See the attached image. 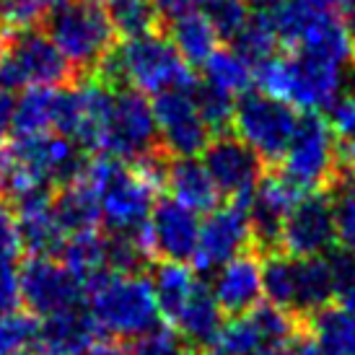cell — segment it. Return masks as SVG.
I'll use <instances>...</instances> for the list:
<instances>
[{"label":"cell","instance_id":"cell-34","mask_svg":"<svg viewBox=\"0 0 355 355\" xmlns=\"http://www.w3.org/2000/svg\"><path fill=\"white\" fill-rule=\"evenodd\" d=\"M195 101H198L200 114L210 128V132H216V135L218 132H228L231 122H234V109H236L234 96L213 89L207 83H198L195 86Z\"/></svg>","mask_w":355,"mask_h":355},{"label":"cell","instance_id":"cell-5","mask_svg":"<svg viewBox=\"0 0 355 355\" xmlns=\"http://www.w3.org/2000/svg\"><path fill=\"white\" fill-rule=\"evenodd\" d=\"M76 80L70 62L47 31H8V44L0 55V94H16L31 86H68Z\"/></svg>","mask_w":355,"mask_h":355},{"label":"cell","instance_id":"cell-48","mask_svg":"<svg viewBox=\"0 0 355 355\" xmlns=\"http://www.w3.org/2000/svg\"><path fill=\"white\" fill-rule=\"evenodd\" d=\"M6 44H8V31L0 29V55H3V50H6Z\"/></svg>","mask_w":355,"mask_h":355},{"label":"cell","instance_id":"cell-46","mask_svg":"<svg viewBox=\"0 0 355 355\" xmlns=\"http://www.w3.org/2000/svg\"><path fill=\"white\" fill-rule=\"evenodd\" d=\"M249 6H252V10H272V8H277L280 3H286V0H247Z\"/></svg>","mask_w":355,"mask_h":355},{"label":"cell","instance_id":"cell-30","mask_svg":"<svg viewBox=\"0 0 355 355\" xmlns=\"http://www.w3.org/2000/svg\"><path fill=\"white\" fill-rule=\"evenodd\" d=\"M332 187L337 247L355 262V174H337Z\"/></svg>","mask_w":355,"mask_h":355},{"label":"cell","instance_id":"cell-17","mask_svg":"<svg viewBox=\"0 0 355 355\" xmlns=\"http://www.w3.org/2000/svg\"><path fill=\"white\" fill-rule=\"evenodd\" d=\"M6 153L34 168L55 187L65 184L70 179H78L86 168V150L73 138L60 135V132H44V135H34V138H13V143L6 146Z\"/></svg>","mask_w":355,"mask_h":355},{"label":"cell","instance_id":"cell-21","mask_svg":"<svg viewBox=\"0 0 355 355\" xmlns=\"http://www.w3.org/2000/svg\"><path fill=\"white\" fill-rule=\"evenodd\" d=\"M171 198L187 205L195 213H210L218 207L220 192H218L213 177L207 174L205 164L200 158H171L166 166V184Z\"/></svg>","mask_w":355,"mask_h":355},{"label":"cell","instance_id":"cell-9","mask_svg":"<svg viewBox=\"0 0 355 355\" xmlns=\"http://www.w3.org/2000/svg\"><path fill=\"white\" fill-rule=\"evenodd\" d=\"M148 262H192L198 252L200 218L174 198L156 200L150 218L135 231Z\"/></svg>","mask_w":355,"mask_h":355},{"label":"cell","instance_id":"cell-50","mask_svg":"<svg viewBox=\"0 0 355 355\" xmlns=\"http://www.w3.org/2000/svg\"><path fill=\"white\" fill-rule=\"evenodd\" d=\"M205 3H213V0H205Z\"/></svg>","mask_w":355,"mask_h":355},{"label":"cell","instance_id":"cell-36","mask_svg":"<svg viewBox=\"0 0 355 355\" xmlns=\"http://www.w3.org/2000/svg\"><path fill=\"white\" fill-rule=\"evenodd\" d=\"M130 355H198L192 347L179 337L174 327H156L148 335L135 340V347Z\"/></svg>","mask_w":355,"mask_h":355},{"label":"cell","instance_id":"cell-24","mask_svg":"<svg viewBox=\"0 0 355 355\" xmlns=\"http://www.w3.org/2000/svg\"><path fill=\"white\" fill-rule=\"evenodd\" d=\"M60 262L68 267L83 288L94 286L99 277H104L109 270V236L94 231L73 234L65 239L60 249Z\"/></svg>","mask_w":355,"mask_h":355},{"label":"cell","instance_id":"cell-43","mask_svg":"<svg viewBox=\"0 0 355 355\" xmlns=\"http://www.w3.org/2000/svg\"><path fill=\"white\" fill-rule=\"evenodd\" d=\"M343 26L347 31V40H350V47H353L355 55V0H343Z\"/></svg>","mask_w":355,"mask_h":355},{"label":"cell","instance_id":"cell-22","mask_svg":"<svg viewBox=\"0 0 355 355\" xmlns=\"http://www.w3.org/2000/svg\"><path fill=\"white\" fill-rule=\"evenodd\" d=\"M52 216L60 223L65 236L94 231V228L99 226L101 223L99 198H96V192L86 182L83 174L55 189V195H52Z\"/></svg>","mask_w":355,"mask_h":355},{"label":"cell","instance_id":"cell-32","mask_svg":"<svg viewBox=\"0 0 355 355\" xmlns=\"http://www.w3.org/2000/svg\"><path fill=\"white\" fill-rule=\"evenodd\" d=\"M262 345L265 343H262L259 329L252 322V316L241 314L231 316V322H223V327L218 329L216 340L200 355H249Z\"/></svg>","mask_w":355,"mask_h":355},{"label":"cell","instance_id":"cell-38","mask_svg":"<svg viewBox=\"0 0 355 355\" xmlns=\"http://www.w3.org/2000/svg\"><path fill=\"white\" fill-rule=\"evenodd\" d=\"M21 306V267L16 259L0 257V314L16 311Z\"/></svg>","mask_w":355,"mask_h":355},{"label":"cell","instance_id":"cell-23","mask_svg":"<svg viewBox=\"0 0 355 355\" xmlns=\"http://www.w3.org/2000/svg\"><path fill=\"white\" fill-rule=\"evenodd\" d=\"M168 42L174 44L179 58L184 60L189 68H198V65H205L207 60L213 58L220 37H218L216 26H213L207 13L189 10L184 16L168 21Z\"/></svg>","mask_w":355,"mask_h":355},{"label":"cell","instance_id":"cell-13","mask_svg":"<svg viewBox=\"0 0 355 355\" xmlns=\"http://www.w3.org/2000/svg\"><path fill=\"white\" fill-rule=\"evenodd\" d=\"M86 288L58 257H29L21 265V304L34 316H50L80 306Z\"/></svg>","mask_w":355,"mask_h":355},{"label":"cell","instance_id":"cell-2","mask_svg":"<svg viewBox=\"0 0 355 355\" xmlns=\"http://www.w3.org/2000/svg\"><path fill=\"white\" fill-rule=\"evenodd\" d=\"M89 293V314L114 340H138L161 327L156 291L146 272H107Z\"/></svg>","mask_w":355,"mask_h":355},{"label":"cell","instance_id":"cell-28","mask_svg":"<svg viewBox=\"0 0 355 355\" xmlns=\"http://www.w3.org/2000/svg\"><path fill=\"white\" fill-rule=\"evenodd\" d=\"M202 70H205L207 86L223 91V94L234 96V99L244 96L254 86L252 65L236 50H216L213 58L202 65Z\"/></svg>","mask_w":355,"mask_h":355},{"label":"cell","instance_id":"cell-10","mask_svg":"<svg viewBox=\"0 0 355 355\" xmlns=\"http://www.w3.org/2000/svg\"><path fill=\"white\" fill-rule=\"evenodd\" d=\"M158 143L171 158H198L210 143L213 132L200 114L195 89L164 91L153 99Z\"/></svg>","mask_w":355,"mask_h":355},{"label":"cell","instance_id":"cell-6","mask_svg":"<svg viewBox=\"0 0 355 355\" xmlns=\"http://www.w3.org/2000/svg\"><path fill=\"white\" fill-rule=\"evenodd\" d=\"M280 174L291 179L301 192H319L337 177V138L329 122L319 112H306L288 143Z\"/></svg>","mask_w":355,"mask_h":355},{"label":"cell","instance_id":"cell-29","mask_svg":"<svg viewBox=\"0 0 355 355\" xmlns=\"http://www.w3.org/2000/svg\"><path fill=\"white\" fill-rule=\"evenodd\" d=\"M112 26L122 37H140L158 31V16L153 0H101Z\"/></svg>","mask_w":355,"mask_h":355},{"label":"cell","instance_id":"cell-45","mask_svg":"<svg viewBox=\"0 0 355 355\" xmlns=\"http://www.w3.org/2000/svg\"><path fill=\"white\" fill-rule=\"evenodd\" d=\"M340 306H343L347 314H350L355 319V283L350 288H347L343 296H340Z\"/></svg>","mask_w":355,"mask_h":355},{"label":"cell","instance_id":"cell-18","mask_svg":"<svg viewBox=\"0 0 355 355\" xmlns=\"http://www.w3.org/2000/svg\"><path fill=\"white\" fill-rule=\"evenodd\" d=\"M210 291L226 316L249 314L254 306H259V298L265 296L259 254L244 252V254L228 259L226 265H220L213 275Z\"/></svg>","mask_w":355,"mask_h":355},{"label":"cell","instance_id":"cell-12","mask_svg":"<svg viewBox=\"0 0 355 355\" xmlns=\"http://www.w3.org/2000/svg\"><path fill=\"white\" fill-rule=\"evenodd\" d=\"M337 244L335 234V210L332 198L319 192L301 195L296 205L283 220L280 231V252L296 259L309 257H324Z\"/></svg>","mask_w":355,"mask_h":355},{"label":"cell","instance_id":"cell-39","mask_svg":"<svg viewBox=\"0 0 355 355\" xmlns=\"http://www.w3.org/2000/svg\"><path fill=\"white\" fill-rule=\"evenodd\" d=\"M283 355H322V350H319L316 340L311 337V332L304 327L293 340H288L283 345Z\"/></svg>","mask_w":355,"mask_h":355},{"label":"cell","instance_id":"cell-19","mask_svg":"<svg viewBox=\"0 0 355 355\" xmlns=\"http://www.w3.org/2000/svg\"><path fill=\"white\" fill-rule=\"evenodd\" d=\"M99 327L89 311L65 309L50 314L40 324V350L42 355H83L96 343Z\"/></svg>","mask_w":355,"mask_h":355},{"label":"cell","instance_id":"cell-40","mask_svg":"<svg viewBox=\"0 0 355 355\" xmlns=\"http://www.w3.org/2000/svg\"><path fill=\"white\" fill-rule=\"evenodd\" d=\"M198 3L200 0H153L158 16L166 21L177 19V16H184L189 10H198Z\"/></svg>","mask_w":355,"mask_h":355},{"label":"cell","instance_id":"cell-8","mask_svg":"<svg viewBox=\"0 0 355 355\" xmlns=\"http://www.w3.org/2000/svg\"><path fill=\"white\" fill-rule=\"evenodd\" d=\"M158 150H161V143H158L153 104L140 91L114 89L99 156L122 158L132 164Z\"/></svg>","mask_w":355,"mask_h":355},{"label":"cell","instance_id":"cell-3","mask_svg":"<svg viewBox=\"0 0 355 355\" xmlns=\"http://www.w3.org/2000/svg\"><path fill=\"white\" fill-rule=\"evenodd\" d=\"M44 26L78 80L94 78L117 44V31L101 0H68L44 19Z\"/></svg>","mask_w":355,"mask_h":355},{"label":"cell","instance_id":"cell-26","mask_svg":"<svg viewBox=\"0 0 355 355\" xmlns=\"http://www.w3.org/2000/svg\"><path fill=\"white\" fill-rule=\"evenodd\" d=\"M322 355H355V319L343 306H324L306 319Z\"/></svg>","mask_w":355,"mask_h":355},{"label":"cell","instance_id":"cell-37","mask_svg":"<svg viewBox=\"0 0 355 355\" xmlns=\"http://www.w3.org/2000/svg\"><path fill=\"white\" fill-rule=\"evenodd\" d=\"M329 128L335 132L337 143L355 146V83H345L343 94L329 107Z\"/></svg>","mask_w":355,"mask_h":355},{"label":"cell","instance_id":"cell-15","mask_svg":"<svg viewBox=\"0 0 355 355\" xmlns=\"http://www.w3.org/2000/svg\"><path fill=\"white\" fill-rule=\"evenodd\" d=\"M288 104L304 112L329 109L347 83V65L314 52H291Z\"/></svg>","mask_w":355,"mask_h":355},{"label":"cell","instance_id":"cell-51","mask_svg":"<svg viewBox=\"0 0 355 355\" xmlns=\"http://www.w3.org/2000/svg\"><path fill=\"white\" fill-rule=\"evenodd\" d=\"M337 3H343V0H337Z\"/></svg>","mask_w":355,"mask_h":355},{"label":"cell","instance_id":"cell-1","mask_svg":"<svg viewBox=\"0 0 355 355\" xmlns=\"http://www.w3.org/2000/svg\"><path fill=\"white\" fill-rule=\"evenodd\" d=\"M96 76L112 89H132L146 96L198 86L192 68L179 58L174 44L161 31L125 37V42L114 44L107 55Z\"/></svg>","mask_w":355,"mask_h":355},{"label":"cell","instance_id":"cell-16","mask_svg":"<svg viewBox=\"0 0 355 355\" xmlns=\"http://www.w3.org/2000/svg\"><path fill=\"white\" fill-rule=\"evenodd\" d=\"M301 189L280 171L265 174L249 200V226H252V249L259 257L280 252V231L291 207L301 200Z\"/></svg>","mask_w":355,"mask_h":355},{"label":"cell","instance_id":"cell-4","mask_svg":"<svg viewBox=\"0 0 355 355\" xmlns=\"http://www.w3.org/2000/svg\"><path fill=\"white\" fill-rule=\"evenodd\" d=\"M83 177L99 198L101 223L109 228V234H132L150 218L158 187L132 164L122 158L96 156L86 161Z\"/></svg>","mask_w":355,"mask_h":355},{"label":"cell","instance_id":"cell-47","mask_svg":"<svg viewBox=\"0 0 355 355\" xmlns=\"http://www.w3.org/2000/svg\"><path fill=\"white\" fill-rule=\"evenodd\" d=\"M249 355H283V345H262Z\"/></svg>","mask_w":355,"mask_h":355},{"label":"cell","instance_id":"cell-49","mask_svg":"<svg viewBox=\"0 0 355 355\" xmlns=\"http://www.w3.org/2000/svg\"><path fill=\"white\" fill-rule=\"evenodd\" d=\"M3 6H6V0H0V13H3Z\"/></svg>","mask_w":355,"mask_h":355},{"label":"cell","instance_id":"cell-14","mask_svg":"<svg viewBox=\"0 0 355 355\" xmlns=\"http://www.w3.org/2000/svg\"><path fill=\"white\" fill-rule=\"evenodd\" d=\"M252 249V226H249V202H234L218 205L210 210L207 218L200 223L198 252H195V267L202 272H216L228 259L244 254Z\"/></svg>","mask_w":355,"mask_h":355},{"label":"cell","instance_id":"cell-11","mask_svg":"<svg viewBox=\"0 0 355 355\" xmlns=\"http://www.w3.org/2000/svg\"><path fill=\"white\" fill-rule=\"evenodd\" d=\"M200 156L207 174L216 182L220 198H228L234 202H249L259 179L267 174V164L239 135L218 132L216 138H210Z\"/></svg>","mask_w":355,"mask_h":355},{"label":"cell","instance_id":"cell-7","mask_svg":"<svg viewBox=\"0 0 355 355\" xmlns=\"http://www.w3.org/2000/svg\"><path fill=\"white\" fill-rule=\"evenodd\" d=\"M298 119V109L288 101L272 99L259 91H247L236 101L231 130L252 146L265 164H277L296 132Z\"/></svg>","mask_w":355,"mask_h":355},{"label":"cell","instance_id":"cell-20","mask_svg":"<svg viewBox=\"0 0 355 355\" xmlns=\"http://www.w3.org/2000/svg\"><path fill=\"white\" fill-rule=\"evenodd\" d=\"M223 311L218 306L213 291L200 280L195 293L187 298V304L177 311V316L168 322L179 332V337L187 343L195 353H202L213 340H216L218 329L223 327Z\"/></svg>","mask_w":355,"mask_h":355},{"label":"cell","instance_id":"cell-44","mask_svg":"<svg viewBox=\"0 0 355 355\" xmlns=\"http://www.w3.org/2000/svg\"><path fill=\"white\" fill-rule=\"evenodd\" d=\"M24 3H29L31 8L37 10V13H42V16L47 19V16H50L52 10L60 8V6H65L68 0H24Z\"/></svg>","mask_w":355,"mask_h":355},{"label":"cell","instance_id":"cell-33","mask_svg":"<svg viewBox=\"0 0 355 355\" xmlns=\"http://www.w3.org/2000/svg\"><path fill=\"white\" fill-rule=\"evenodd\" d=\"M40 350V322L26 311L0 314V355H34Z\"/></svg>","mask_w":355,"mask_h":355},{"label":"cell","instance_id":"cell-41","mask_svg":"<svg viewBox=\"0 0 355 355\" xmlns=\"http://www.w3.org/2000/svg\"><path fill=\"white\" fill-rule=\"evenodd\" d=\"M13 96L0 94V156L6 150V135L10 132V112H13Z\"/></svg>","mask_w":355,"mask_h":355},{"label":"cell","instance_id":"cell-31","mask_svg":"<svg viewBox=\"0 0 355 355\" xmlns=\"http://www.w3.org/2000/svg\"><path fill=\"white\" fill-rule=\"evenodd\" d=\"M231 44L249 65H257L262 60L272 58L280 50V40H277V31L272 26V21H270V16H267V10H259L257 16H252L249 24Z\"/></svg>","mask_w":355,"mask_h":355},{"label":"cell","instance_id":"cell-42","mask_svg":"<svg viewBox=\"0 0 355 355\" xmlns=\"http://www.w3.org/2000/svg\"><path fill=\"white\" fill-rule=\"evenodd\" d=\"M83 355H130V350L125 345H119L114 337H109V340H96Z\"/></svg>","mask_w":355,"mask_h":355},{"label":"cell","instance_id":"cell-35","mask_svg":"<svg viewBox=\"0 0 355 355\" xmlns=\"http://www.w3.org/2000/svg\"><path fill=\"white\" fill-rule=\"evenodd\" d=\"M207 16L213 21L220 40L234 42L254 13L247 0H213V3H207Z\"/></svg>","mask_w":355,"mask_h":355},{"label":"cell","instance_id":"cell-27","mask_svg":"<svg viewBox=\"0 0 355 355\" xmlns=\"http://www.w3.org/2000/svg\"><path fill=\"white\" fill-rule=\"evenodd\" d=\"M156 301L161 309V319L171 322L182 306L187 304V298L195 293L200 286L198 272L184 262H158L153 275H150Z\"/></svg>","mask_w":355,"mask_h":355},{"label":"cell","instance_id":"cell-25","mask_svg":"<svg viewBox=\"0 0 355 355\" xmlns=\"http://www.w3.org/2000/svg\"><path fill=\"white\" fill-rule=\"evenodd\" d=\"M16 223H19V236L24 252L31 257H58L62 244H65V234L60 223L52 216V202L37 207H26L13 213Z\"/></svg>","mask_w":355,"mask_h":355}]
</instances>
